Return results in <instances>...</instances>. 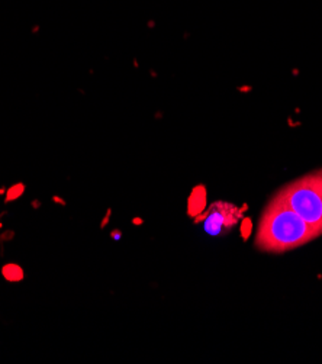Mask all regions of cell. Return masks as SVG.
<instances>
[{
    "instance_id": "obj_3",
    "label": "cell",
    "mask_w": 322,
    "mask_h": 364,
    "mask_svg": "<svg viewBox=\"0 0 322 364\" xmlns=\"http://www.w3.org/2000/svg\"><path fill=\"white\" fill-rule=\"evenodd\" d=\"M242 215V210L232 203L224 200L215 202L202 216L203 230L212 237L225 235L238 225Z\"/></svg>"
},
{
    "instance_id": "obj_1",
    "label": "cell",
    "mask_w": 322,
    "mask_h": 364,
    "mask_svg": "<svg viewBox=\"0 0 322 364\" xmlns=\"http://www.w3.org/2000/svg\"><path fill=\"white\" fill-rule=\"evenodd\" d=\"M318 237V231L276 195L262 213L254 245L266 252L281 254Z\"/></svg>"
},
{
    "instance_id": "obj_6",
    "label": "cell",
    "mask_w": 322,
    "mask_h": 364,
    "mask_svg": "<svg viewBox=\"0 0 322 364\" xmlns=\"http://www.w3.org/2000/svg\"><path fill=\"white\" fill-rule=\"evenodd\" d=\"M112 237H114V238H117V240H118V238H119V237H121V235H119V232H118V231H117V232H112Z\"/></svg>"
},
{
    "instance_id": "obj_5",
    "label": "cell",
    "mask_w": 322,
    "mask_h": 364,
    "mask_svg": "<svg viewBox=\"0 0 322 364\" xmlns=\"http://www.w3.org/2000/svg\"><path fill=\"white\" fill-rule=\"evenodd\" d=\"M23 192H25V186H23V185H16V186L11 188L9 192H8V200H15V199H18L19 196H22Z\"/></svg>"
},
{
    "instance_id": "obj_2",
    "label": "cell",
    "mask_w": 322,
    "mask_h": 364,
    "mask_svg": "<svg viewBox=\"0 0 322 364\" xmlns=\"http://www.w3.org/2000/svg\"><path fill=\"white\" fill-rule=\"evenodd\" d=\"M277 196L322 235V170L294 180Z\"/></svg>"
},
{
    "instance_id": "obj_4",
    "label": "cell",
    "mask_w": 322,
    "mask_h": 364,
    "mask_svg": "<svg viewBox=\"0 0 322 364\" xmlns=\"http://www.w3.org/2000/svg\"><path fill=\"white\" fill-rule=\"evenodd\" d=\"M4 276L9 282H19V280L23 279V270L16 264H8L4 269Z\"/></svg>"
}]
</instances>
